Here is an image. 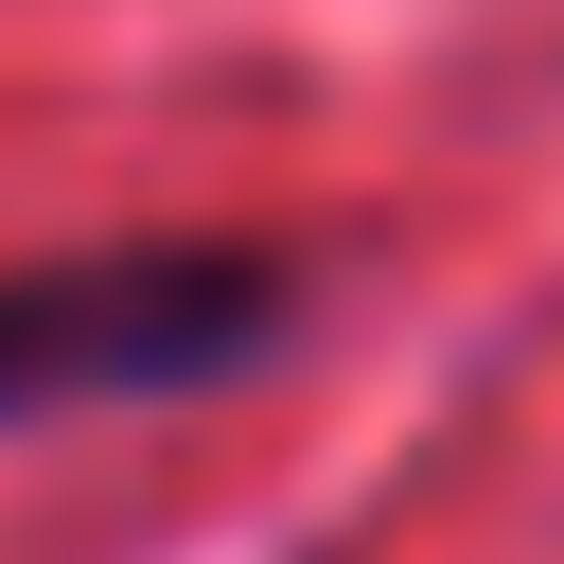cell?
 I'll list each match as a JSON object with an SVG mask.
<instances>
[{"label": "cell", "instance_id": "6da1fadb", "mask_svg": "<svg viewBox=\"0 0 564 564\" xmlns=\"http://www.w3.org/2000/svg\"><path fill=\"white\" fill-rule=\"evenodd\" d=\"M264 352H300V247H264V229H123V247L0 264V423L212 405Z\"/></svg>", "mask_w": 564, "mask_h": 564}]
</instances>
